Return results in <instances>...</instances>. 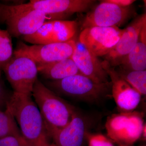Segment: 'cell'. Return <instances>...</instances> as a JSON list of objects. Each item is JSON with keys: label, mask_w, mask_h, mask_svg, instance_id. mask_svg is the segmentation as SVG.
Listing matches in <instances>:
<instances>
[{"label": "cell", "mask_w": 146, "mask_h": 146, "mask_svg": "<svg viewBox=\"0 0 146 146\" xmlns=\"http://www.w3.org/2000/svg\"><path fill=\"white\" fill-rule=\"evenodd\" d=\"M6 108L18 123L22 136L34 146H50L51 139L40 110L31 96L13 92Z\"/></svg>", "instance_id": "1"}, {"label": "cell", "mask_w": 146, "mask_h": 146, "mask_svg": "<svg viewBox=\"0 0 146 146\" xmlns=\"http://www.w3.org/2000/svg\"><path fill=\"white\" fill-rule=\"evenodd\" d=\"M32 96L40 110L51 139L53 133L69 123L77 109L58 96L38 78L35 83Z\"/></svg>", "instance_id": "2"}, {"label": "cell", "mask_w": 146, "mask_h": 146, "mask_svg": "<svg viewBox=\"0 0 146 146\" xmlns=\"http://www.w3.org/2000/svg\"><path fill=\"white\" fill-rule=\"evenodd\" d=\"M47 18L44 12L33 8L29 3L16 5L0 4V21L5 24L11 36L33 34Z\"/></svg>", "instance_id": "3"}, {"label": "cell", "mask_w": 146, "mask_h": 146, "mask_svg": "<svg viewBox=\"0 0 146 146\" xmlns=\"http://www.w3.org/2000/svg\"><path fill=\"white\" fill-rule=\"evenodd\" d=\"M51 88L65 96L87 102L97 103L111 95V83H97L82 74L50 82Z\"/></svg>", "instance_id": "4"}, {"label": "cell", "mask_w": 146, "mask_h": 146, "mask_svg": "<svg viewBox=\"0 0 146 146\" xmlns=\"http://www.w3.org/2000/svg\"><path fill=\"white\" fill-rule=\"evenodd\" d=\"M144 114L132 111L112 114L105 124L107 136L118 146H133L141 137Z\"/></svg>", "instance_id": "5"}, {"label": "cell", "mask_w": 146, "mask_h": 146, "mask_svg": "<svg viewBox=\"0 0 146 146\" xmlns=\"http://www.w3.org/2000/svg\"><path fill=\"white\" fill-rule=\"evenodd\" d=\"M2 71L13 92L32 96L38 72L34 61L26 56L13 54L10 60L4 65Z\"/></svg>", "instance_id": "6"}, {"label": "cell", "mask_w": 146, "mask_h": 146, "mask_svg": "<svg viewBox=\"0 0 146 146\" xmlns=\"http://www.w3.org/2000/svg\"><path fill=\"white\" fill-rule=\"evenodd\" d=\"M76 46V42L72 39L61 43L31 46L20 42L13 54L26 56L36 65H42L71 58Z\"/></svg>", "instance_id": "7"}, {"label": "cell", "mask_w": 146, "mask_h": 146, "mask_svg": "<svg viewBox=\"0 0 146 146\" xmlns=\"http://www.w3.org/2000/svg\"><path fill=\"white\" fill-rule=\"evenodd\" d=\"M123 31L116 27L86 28L80 35L79 42L97 57L104 56L117 43Z\"/></svg>", "instance_id": "8"}, {"label": "cell", "mask_w": 146, "mask_h": 146, "mask_svg": "<svg viewBox=\"0 0 146 146\" xmlns=\"http://www.w3.org/2000/svg\"><path fill=\"white\" fill-rule=\"evenodd\" d=\"M134 13L130 6L121 7L105 0L102 1L87 14L84 19L82 27L83 29L94 27H119Z\"/></svg>", "instance_id": "9"}, {"label": "cell", "mask_w": 146, "mask_h": 146, "mask_svg": "<svg viewBox=\"0 0 146 146\" xmlns=\"http://www.w3.org/2000/svg\"><path fill=\"white\" fill-rule=\"evenodd\" d=\"M75 21L55 20L46 22L33 34L23 36L33 45H44L67 42L72 39L77 30Z\"/></svg>", "instance_id": "10"}, {"label": "cell", "mask_w": 146, "mask_h": 146, "mask_svg": "<svg viewBox=\"0 0 146 146\" xmlns=\"http://www.w3.org/2000/svg\"><path fill=\"white\" fill-rule=\"evenodd\" d=\"M103 68L111 83V95L121 112L134 111L140 104L142 96L118 74L115 68L106 60L102 61Z\"/></svg>", "instance_id": "11"}, {"label": "cell", "mask_w": 146, "mask_h": 146, "mask_svg": "<svg viewBox=\"0 0 146 146\" xmlns=\"http://www.w3.org/2000/svg\"><path fill=\"white\" fill-rule=\"evenodd\" d=\"M94 123L93 118L77 109L69 123L51 136L52 143L56 146H84Z\"/></svg>", "instance_id": "12"}, {"label": "cell", "mask_w": 146, "mask_h": 146, "mask_svg": "<svg viewBox=\"0 0 146 146\" xmlns=\"http://www.w3.org/2000/svg\"><path fill=\"white\" fill-rule=\"evenodd\" d=\"M95 3L93 0H31L29 3L55 21L87 11Z\"/></svg>", "instance_id": "13"}, {"label": "cell", "mask_w": 146, "mask_h": 146, "mask_svg": "<svg viewBox=\"0 0 146 146\" xmlns=\"http://www.w3.org/2000/svg\"><path fill=\"white\" fill-rule=\"evenodd\" d=\"M146 24V13L138 16L125 29L117 43L104 56V60L113 67L119 65L122 59L135 46L140 33Z\"/></svg>", "instance_id": "14"}, {"label": "cell", "mask_w": 146, "mask_h": 146, "mask_svg": "<svg viewBox=\"0 0 146 146\" xmlns=\"http://www.w3.org/2000/svg\"><path fill=\"white\" fill-rule=\"evenodd\" d=\"M71 58L83 75L97 83L110 81L107 72L103 68L102 61L80 42H76V48Z\"/></svg>", "instance_id": "15"}, {"label": "cell", "mask_w": 146, "mask_h": 146, "mask_svg": "<svg viewBox=\"0 0 146 146\" xmlns=\"http://www.w3.org/2000/svg\"><path fill=\"white\" fill-rule=\"evenodd\" d=\"M117 67L129 70H146V24L141 30L135 46L124 57Z\"/></svg>", "instance_id": "16"}, {"label": "cell", "mask_w": 146, "mask_h": 146, "mask_svg": "<svg viewBox=\"0 0 146 146\" xmlns=\"http://www.w3.org/2000/svg\"><path fill=\"white\" fill-rule=\"evenodd\" d=\"M36 66L38 72L53 81L81 74L72 58Z\"/></svg>", "instance_id": "17"}, {"label": "cell", "mask_w": 146, "mask_h": 146, "mask_svg": "<svg viewBox=\"0 0 146 146\" xmlns=\"http://www.w3.org/2000/svg\"><path fill=\"white\" fill-rule=\"evenodd\" d=\"M119 75L138 91L141 96L146 94V70L133 71L114 67Z\"/></svg>", "instance_id": "18"}, {"label": "cell", "mask_w": 146, "mask_h": 146, "mask_svg": "<svg viewBox=\"0 0 146 146\" xmlns=\"http://www.w3.org/2000/svg\"><path fill=\"white\" fill-rule=\"evenodd\" d=\"M10 136H22L14 117L6 108L0 110V138Z\"/></svg>", "instance_id": "19"}, {"label": "cell", "mask_w": 146, "mask_h": 146, "mask_svg": "<svg viewBox=\"0 0 146 146\" xmlns=\"http://www.w3.org/2000/svg\"><path fill=\"white\" fill-rule=\"evenodd\" d=\"M11 36L7 30L0 29V78L4 65L13 56Z\"/></svg>", "instance_id": "20"}, {"label": "cell", "mask_w": 146, "mask_h": 146, "mask_svg": "<svg viewBox=\"0 0 146 146\" xmlns=\"http://www.w3.org/2000/svg\"><path fill=\"white\" fill-rule=\"evenodd\" d=\"M86 140L88 146H115L107 136L102 133L89 132L86 135Z\"/></svg>", "instance_id": "21"}, {"label": "cell", "mask_w": 146, "mask_h": 146, "mask_svg": "<svg viewBox=\"0 0 146 146\" xmlns=\"http://www.w3.org/2000/svg\"><path fill=\"white\" fill-rule=\"evenodd\" d=\"M22 136H10L0 138V146H31Z\"/></svg>", "instance_id": "22"}, {"label": "cell", "mask_w": 146, "mask_h": 146, "mask_svg": "<svg viewBox=\"0 0 146 146\" xmlns=\"http://www.w3.org/2000/svg\"><path fill=\"white\" fill-rule=\"evenodd\" d=\"M108 2L114 4L121 7L130 6L136 1L134 0H105Z\"/></svg>", "instance_id": "23"}, {"label": "cell", "mask_w": 146, "mask_h": 146, "mask_svg": "<svg viewBox=\"0 0 146 146\" xmlns=\"http://www.w3.org/2000/svg\"><path fill=\"white\" fill-rule=\"evenodd\" d=\"M6 99V93L5 90L4 89L2 84L1 82V78H0V104L5 101Z\"/></svg>", "instance_id": "24"}, {"label": "cell", "mask_w": 146, "mask_h": 146, "mask_svg": "<svg viewBox=\"0 0 146 146\" xmlns=\"http://www.w3.org/2000/svg\"><path fill=\"white\" fill-rule=\"evenodd\" d=\"M142 139L144 141H145L146 139V123H144L143 126V129H142V132L141 137L140 139Z\"/></svg>", "instance_id": "25"}, {"label": "cell", "mask_w": 146, "mask_h": 146, "mask_svg": "<svg viewBox=\"0 0 146 146\" xmlns=\"http://www.w3.org/2000/svg\"><path fill=\"white\" fill-rule=\"evenodd\" d=\"M50 146H56L54 143H52L50 145Z\"/></svg>", "instance_id": "26"}, {"label": "cell", "mask_w": 146, "mask_h": 146, "mask_svg": "<svg viewBox=\"0 0 146 146\" xmlns=\"http://www.w3.org/2000/svg\"><path fill=\"white\" fill-rule=\"evenodd\" d=\"M146 146L145 145H140V146Z\"/></svg>", "instance_id": "27"}, {"label": "cell", "mask_w": 146, "mask_h": 146, "mask_svg": "<svg viewBox=\"0 0 146 146\" xmlns=\"http://www.w3.org/2000/svg\"><path fill=\"white\" fill-rule=\"evenodd\" d=\"M31 146H33V145H31Z\"/></svg>", "instance_id": "28"}]
</instances>
